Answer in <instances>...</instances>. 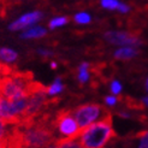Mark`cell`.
I'll return each instance as SVG.
<instances>
[{
	"mask_svg": "<svg viewBox=\"0 0 148 148\" xmlns=\"http://www.w3.org/2000/svg\"><path fill=\"white\" fill-rule=\"evenodd\" d=\"M56 140L53 118L49 113L21 122L6 134L7 148H46Z\"/></svg>",
	"mask_w": 148,
	"mask_h": 148,
	"instance_id": "6da1fadb",
	"label": "cell"
},
{
	"mask_svg": "<svg viewBox=\"0 0 148 148\" xmlns=\"http://www.w3.org/2000/svg\"><path fill=\"white\" fill-rule=\"evenodd\" d=\"M113 137H116V132L112 125V116L110 113L81 130L77 141L81 148H105Z\"/></svg>",
	"mask_w": 148,
	"mask_h": 148,
	"instance_id": "7a4b0ae2",
	"label": "cell"
},
{
	"mask_svg": "<svg viewBox=\"0 0 148 148\" xmlns=\"http://www.w3.org/2000/svg\"><path fill=\"white\" fill-rule=\"evenodd\" d=\"M36 83L32 73L14 72L6 75L0 81V95L7 99H17L29 95L35 88Z\"/></svg>",
	"mask_w": 148,
	"mask_h": 148,
	"instance_id": "3957f363",
	"label": "cell"
},
{
	"mask_svg": "<svg viewBox=\"0 0 148 148\" xmlns=\"http://www.w3.org/2000/svg\"><path fill=\"white\" fill-rule=\"evenodd\" d=\"M72 114L81 130L110 114L108 111L99 103H83L72 111Z\"/></svg>",
	"mask_w": 148,
	"mask_h": 148,
	"instance_id": "277c9868",
	"label": "cell"
},
{
	"mask_svg": "<svg viewBox=\"0 0 148 148\" xmlns=\"http://www.w3.org/2000/svg\"><path fill=\"white\" fill-rule=\"evenodd\" d=\"M53 127L54 130L59 132L62 137L59 138H70L76 140L79 135V127L70 110H62L53 118Z\"/></svg>",
	"mask_w": 148,
	"mask_h": 148,
	"instance_id": "5b68a950",
	"label": "cell"
},
{
	"mask_svg": "<svg viewBox=\"0 0 148 148\" xmlns=\"http://www.w3.org/2000/svg\"><path fill=\"white\" fill-rule=\"evenodd\" d=\"M105 40L112 45L116 46H130V47H137L141 46V39L137 35L127 33V32H117V30H108L103 35Z\"/></svg>",
	"mask_w": 148,
	"mask_h": 148,
	"instance_id": "8992f818",
	"label": "cell"
},
{
	"mask_svg": "<svg viewBox=\"0 0 148 148\" xmlns=\"http://www.w3.org/2000/svg\"><path fill=\"white\" fill-rule=\"evenodd\" d=\"M43 14L40 11H33V12H28L22 14L21 17H18L16 21H13L12 23L9 25V29L11 32H19V30H24V29L34 25L35 23L42 18Z\"/></svg>",
	"mask_w": 148,
	"mask_h": 148,
	"instance_id": "52a82bcc",
	"label": "cell"
},
{
	"mask_svg": "<svg viewBox=\"0 0 148 148\" xmlns=\"http://www.w3.org/2000/svg\"><path fill=\"white\" fill-rule=\"evenodd\" d=\"M47 30L43 27H38V25H32L27 29H24L21 33V38L24 40H30V39H40L46 36Z\"/></svg>",
	"mask_w": 148,
	"mask_h": 148,
	"instance_id": "ba28073f",
	"label": "cell"
},
{
	"mask_svg": "<svg viewBox=\"0 0 148 148\" xmlns=\"http://www.w3.org/2000/svg\"><path fill=\"white\" fill-rule=\"evenodd\" d=\"M138 54V51L135 47L130 46H123L121 48H118L114 52V58L119 59V60H128V59H132Z\"/></svg>",
	"mask_w": 148,
	"mask_h": 148,
	"instance_id": "9c48e42d",
	"label": "cell"
},
{
	"mask_svg": "<svg viewBox=\"0 0 148 148\" xmlns=\"http://www.w3.org/2000/svg\"><path fill=\"white\" fill-rule=\"evenodd\" d=\"M18 59V54L17 52L9 48V47H0V63L3 64H12Z\"/></svg>",
	"mask_w": 148,
	"mask_h": 148,
	"instance_id": "30bf717a",
	"label": "cell"
},
{
	"mask_svg": "<svg viewBox=\"0 0 148 148\" xmlns=\"http://www.w3.org/2000/svg\"><path fill=\"white\" fill-rule=\"evenodd\" d=\"M90 78L89 75V64L88 63H82L78 66V71H77V79L79 83H87Z\"/></svg>",
	"mask_w": 148,
	"mask_h": 148,
	"instance_id": "8fae6325",
	"label": "cell"
},
{
	"mask_svg": "<svg viewBox=\"0 0 148 148\" xmlns=\"http://www.w3.org/2000/svg\"><path fill=\"white\" fill-rule=\"evenodd\" d=\"M46 90H47V95H48V97H54V95H57V94H60L64 90V84L62 82L60 77H57L54 79V82L52 83Z\"/></svg>",
	"mask_w": 148,
	"mask_h": 148,
	"instance_id": "7c38bea8",
	"label": "cell"
},
{
	"mask_svg": "<svg viewBox=\"0 0 148 148\" xmlns=\"http://www.w3.org/2000/svg\"><path fill=\"white\" fill-rule=\"evenodd\" d=\"M56 146L57 148H81L77 138L76 140H70V138H57L56 140Z\"/></svg>",
	"mask_w": 148,
	"mask_h": 148,
	"instance_id": "4fadbf2b",
	"label": "cell"
},
{
	"mask_svg": "<svg viewBox=\"0 0 148 148\" xmlns=\"http://www.w3.org/2000/svg\"><path fill=\"white\" fill-rule=\"evenodd\" d=\"M73 21H75L77 24H88V23H90L92 16H90L89 13L84 12V11L77 12L75 16H73Z\"/></svg>",
	"mask_w": 148,
	"mask_h": 148,
	"instance_id": "5bb4252c",
	"label": "cell"
},
{
	"mask_svg": "<svg viewBox=\"0 0 148 148\" xmlns=\"http://www.w3.org/2000/svg\"><path fill=\"white\" fill-rule=\"evenodd\" d=\"M68 21L69 19L66 18V17H64V16H62V17H54L53 19L49 21L48 27H49V29H57L59 27L65 25L66 23H68Z\"/></svg>",
	"mask_w": 148,
	"mask_h": 148,
	"instance_id": "9a60e30c",
	"label": "cell"
},
{
	"mask_svg": "<svg viewBox=\"0 0 148 148\" xmlns=\"http://www.w3.org/2000/svg\"><path fill=\"white\" fill-rule=\"evenodd\" d=\"M100 4L103 9H106V10H117L118 11L121 1L119 0H101Z\"/></svg>",
	"mask_w": 148,
	"mask_h": 148,
	"instance_id": "2e32d148",
	"label": "cell"
},
{
	"mask_svg": "<svg viewBox=\"0 0 148 148\" xmlns=\"http://www.w3.org/2000/svg\"><path fill=\"white\" fill-rule=\"evenodd\" d=\"M136 137L140 140V146L138 148H148V131H141L136 135Z\"/></svg>",
	"mask_w": 148,
	"mask_h": 148,
	"instance_id": "e0dca14e",
	"label": "cell"
},
{
	"mask_svg": "<svg viewBox=\"0 0 148 148\" xmlns=\"http://www.w3.org/2000/svg\"><path fill=\"white\" fill-rule=\"evenodd\" d=\"M110 89H111V93H112L113 95L121 94V92H122V83L119 82V81H112L111 84H110Z\"/></svg>",
	"mask_w": 148,
	"mask_h": 148,
	"instance_id": "ac0fdd59",
	"label": "cell"
},
{
	"mask_svg": "<svg viewBox=\"0 0 148 148\" xmlns=\"http://www.w3.org/2000/svg\"><path fill=\"white\" fill-rule=\"evenodd\" d=\"M12 71H13V70L10 68L9 65L0 63V81L3 79V77H4V76H6V75H10V73H11Z\"/></svg>",
	"mask_w": 148,
	"mask_h": 148,
	"instance_id": "d6986e66",
	"label": "cell"
},
{
	"mask_svg": "<svg viewBox=\"0 0 148 148\" xmlns=\"http://www.w3.org/2000/svg\"><path fill=\"white\" fill-rule=\"evenodd\" d=\"M117 102H118V99L116 95H108V97L105 98V103L107 106H111V107H113L117 105Z\"/></svg>",
	"mask_w": 148,
	"mask_h": 148,
	"instance_id": "ffe728a7",
	"label": "cell"
},
{
	"mask_svg": "<svg viewBox=\"0 0 148 148\" xmlns=\"http://www.w3.org/2000/svg\"><path fill=\"white\" fill-rule=\"evenodd\" d=\"M6 134H7L6 124L3 122L1 118H0V140H6Z\"/></svg>",
	"mask_w": 148,
	"mask_h": 148,
	"instance_id": "44dd1931",
	"label": "cell"
},
{
	"mask_svg": "<svg viewBox=\"0 0 148 148\" xmlns=\"http://www.w3.org/2000/svg\"><path fill=\"white\" fill-rule=\"evenodd\" d=\"M38 53H39L40 56H42V57H51V56H53V53H52L51 51H48V49H43V48L39 49V51H38Z\"/></svg>",
	"mask_w": 148,
	"mask_h": 148,
	"instance_id": "7402d4cb",
	"label": "cell"
},
{
	"mask_svg": "<svg viewBox=\"0 0 148 148\" xmlns=\"http://www.w3.org/2000/svg\"><path fill=\"white\" fill-rule=\"evenodd\" d=\"M129 10H130V7H129L128 5H125V4L121 3V5H119V9H118V11L122 12V13H128V12H129Z\"/></svg>",
	"mask_w": 148,
	"mask_h": 148,
	"instance_id": "603a6c76",
	"label": "cell"
},
{
	"mask_svg": "<svg viewBox=\"0 0 148 148\" xmlns=\"http://www.w3.org/2000/svg\"><path fill=\"white\" fill-rule=\"evenodd\" d=\"M141 103L143 106H146V107H148V95L147 97H145L143 99H142V101H141Z\"/></svg>",
	"mask_w": 148,
	"mask_h": 148,
	"instance_id": "cb8c5ba5",
	"label": "cell"
},
{
	"mask_svg": "<svg viewBox=\"0 0 148 148\" xmlns=\"http://www.w3.org/2000/svg\"><path fill=\"white\" fill-rule=\"evenodd\" d=\"M0 148H7L6 140H0Z\"/></svg>",
	"mask_w": 148,
	"mask_h": 148,
	"instance_id": "d4e9b609",
	"label": "cell"
},
{
	"mask_svg": "<svg viewBox=\"0 0 148 148\" xmlns=\"http://www.w3.org/2000/svg\"><path fill=\"white\" fill-rule=\"evenodd\" d=\"M51 66H52V69H57V63L52 62V63H51Z\"/></svg>",
	"mask_w": 148,
	"mask_h": 148,
	"instance_id": "484cf974",
	"label": "cell"
},
{
	"mask_svg": "<svg viewBox=\"0 0 148 148\" xmlns=\"http://www.w3.org/2000/svg\"><path fill=\"white\" fill-rule=\"evenodd\" d=\"M46 148H57V146H56V142H53L52 145H49L48 147H46Z\"/></svg>",
	"mask_w": 148,
	"mask_h": 148,
	"instance_id": "4316f807",
	"label": "cell"
},
{
	"mask_svg": "<svg viewBox=\"0 0 148 148\" xmlns=\"http://www.w3.org/2000/svg\"><path fill=\"white\" fill-rule=\"evenodd\" d=\"M145 86H146V90L148 92V78L146 79V83H145Z\"/></svg>",
	"mask_w": 148,
	"mask_h": 148,
	"instance_id": "83f0119b",
	"label": "cell"
}]
</instances>
